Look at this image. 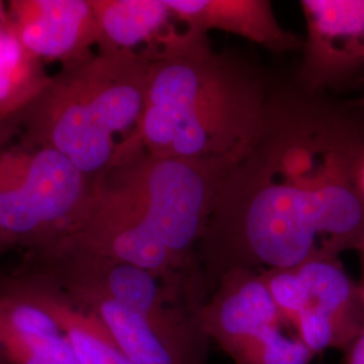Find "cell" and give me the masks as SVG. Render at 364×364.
Listing matches in <instances>:
<instances>
[{
    "instance_id": "obj_1",
    "label": "cell",
    "mask_w": 364,
    "mask_h": 364,
    "mask_svg": "<svg viewBox=\"0 0 364 364\" xmlns=\"http://www.w3.org/2000/svg\"><path fill=\"white\" fill-rule=\"evenodd\" d=\"M228 162L169 159L142 150L122 158L92 180L75 227L53 248L130 263L182 291V273L205 228L212 178Z\"/></svg>"
},
{
    "instance_id": "obj_12",
    "label": "cell",
    "mask_w": 364,
    "mask_h": 364,
    "mask_svg": "<svg viewBox=\"0 0 364 364\" xmlns=\"http://www.w3.org/2000/svg\"><path fill=\"white\" fill-rule=\"evenodd\" d=\"M0 284L52 313L63 328L78 364H134L117 346L103 324L77 306L43 274L27 266L11 277H0Z\"/></svg>"
},
{
    "instance_id": "obj_10",
    "label": "cell",
    "mask_w": 364,
    "mask_h": 364,
    "mask_svg": "<svg viewBox=\"0 0 364 364\" xmlns=\"http://www.w3.org/2000/svg\"><path fill=\"white\" fill-rule=\"evenodd\" d=\"M0 364H78L52 313L3 284H0Z\"/></svg>"
},
{
    "instance_id": "obj_13",
    "label": "cell",
    "mask_w": 364,
    "mask_h": 364,
    "mask_svg": "<svg viewBox=\"0 0 364 364\" xmlns=\"http://www.w3.org/2000/svg\"><path fill=\"white\" fill-rule=\"evenodd\" d=\"M183 26L205 36L220 30L269 49H289L294 37L279 25L267 0H166Z\"/></svg>"
},
{
    "instance_id": "obj_19",
    "label": "cell",
    "mask_w": 364,
    "mask_h": 364,
    "mask_svg": "<svg viewBox=\"0 0 364 364\" xmlns=\"http://www.w3.org/2000/svg\"><path fill=\"white\" fill-rule=\"evenodd\" d=\"M3 248H6V245H4L3 237H1V235H0V252H1V250H3Z\"/></svg>"
},
{
    "instance_id": "obj_6",
    "label": "cell",
    "mask_w": 364,
    "mask_h": 364,
    "mask_svg": "<svg viewBox=\"0 0 364 364\" xmlns=\"http://www.w3.org/2000/svg\"><path fill=\"white\" fill-rule=\"evenodd\" d=\"M209 343L234 364H311L314 358L279 312L262 274L235 269L196 309Z\"/></svg>"
},
{
    "instance_id": "obj_5",
    "label": "cell",
    "mask_w": 364,
    "mask_h": 364,
    "mask_svg": "<svg viewBox=\"0 0 364 364\" xmlns=\"http://www.w3.org/2000/svg\"><path fill=\"white\" fill-rule=\"evenodd\" d=\"M92 180L50 146L0 126V235L30 255L57 246L72 231Z\"/></svg>"
},
{
    "instance_id": "obj_15",
    "label": "cell",
    "mask_w": 364,
    "mask_h": 364,
    "mask_svg": "<svg viewBox=\"0 0 364 364\" xmlns=\"http://www.w3.org/2000/svg\"><path fill=\"white\" fill-rule=\"evenodd\" d=\"M346 364H364V326L347 350Z\"/></svg>"
},
{
    "instance_id": "obj_3",
    "label": "cell",
    "mask_w": 364,
    "mask_h": 364,
    "mask_svg": "<svg viewBox=\"0 0 364 364\" xmlns=\"http://www.w3.org/2000/svg\"><path fill=\"white\" fill-rule=\"evenodd\" d=\"M141 122L122 154L231 162L258 135L260 100L191 31L150 57Z\"/></svg>"
},
{
    "instance_id": "obj_8",
    "label": "cell",
    "mask_w": 364,
    "mask_h": 364,
    "mask_svg": "<svg viewBox=\"0 0 364 364\" xmlns=\"http://www.w3.org/2000/svg\"><path fill=\"white\" fill-rule=\"evenodd\" d=\"M4 23L41 61L75 65L97 49L99 33L91 0H13Z\"/></svg>"
},
{
    "instance_id": "obj_17",
    "label": "cell",
    "mask_w": 364,
    "mask_h": 364,
    "mask_svg": "<svg viewBox=\"0 0 364 364\" xmlns=\"http://www.w3.org/2000/svg\"><path fill=\"white\" fill-rule=\"evenodd\" d=\"M359 251L362 252V257H363V262H364V240L363 243L360 245V247H359ZM359 289H360V296H362V301H363V305H364V277H363V282H362V285L359 287Z\"/></svg>"
},
{
    "instance_id": "obj_4",
    "label": "cell",
    "mask_w": 364,
    "mask_h": 364,
    "mask_svg": "<svg viewBox=\"0 0 364 364\" xmlns=\"http://www.w3.org/2000/svg\"><path fill=\"white\" fill-rule=\"evenodd\" d=\"M149 64L142 54L97 49L52 76L15 126L27 139L55 149L95 178L136 134Z\"/></svg>"
},
{
    "instance_id": "obj_2",
    "label": "cell",
    "mask_w": 364,
    "mask_h": 364,
    "mask_svg": "<svg viewBox=\"0 0 364 364\" xmlns=\"http://www.w3.org/2000/svg\"><path fill=\"white\" fill-rule=\"evenodd\" d=\"M291 147L282 168L260 185L239 227L215 240L209 264L220 278L235 269H294L338 258L364 240V198L355 182L358 156L344 149Z\"/></svg>"
},
{
    "instance_id": "obj_7",
    "label": "cell",
    "mask_w": 364,
    "mask_h": 364,
    "mask_svg": "<svg viewBox=\"0 0 364 364\" xmlns=\"http://www.w3.org/2000/svg\"><path fill=\"white\" fill-rule=\"evenodd\" d=\"M296 296L284 313L289 326L313 355L347 351L364 326L360 289L338 258H321L293 269Z\"/></svg>"
},
{
    "instance_id": "obj_16",
    "label": "cell",
    "mask_w": 364,
    "mask_h": 364,
    "mask_svg": "<svg viewBox=\"0 0 364 364\" xmlns=\"http://www.w3.org/2000/svg\"><path fill=\"white\" fill-rule=\"evenodd\" d=\"M355 182L358 186L359 193L364 198V153L359 154L358 161H356V166H355Z\"/></svg>"
},
{
    "instance_id": "obj_14",
    "label": "cell",
    "mask_w": 364,
    "mask_h": 364,
    "mask_svg": "<svg viewBox=\"0 0 364 364\" xmlns=\"http://www.w3.org/2000/svg\"><path fill=\"white\" fill-rule=\"evenodd\" d=\"M50 80L43 61L25 49L3 19L0 23V126H15Z\"/></svg>"
},
{
    "instance_id": "obj_9",
    "label": "cell",
    "mask_w": 364,
    "mask_h": 364,
    "mask_svg": "<svg viewBox=\"0 0 364 364\" xmlns=\"http://www.w3.org/2000/svg\"><path fill=\"white\" fill-rule=\"evenodd\" d=\"M306 64L318 81H335L364 65V0H304Z\"/></svg>"
},
{
    "instance_id": "obj_18",
    "label": "cell",
    "mask_w": 364,
    "mask_h": 364,
    "mask_svg": "<svg viewBox=\"0 0 364 364\" xmlns=\"http://www.w3.org/2000/svg\"><path fill=\"white\" fill-rule=\"evenodd\" d=\"M3 16H4V3L0 1V23L3 21Z\"/></svg>"
},
{
    "instance_id": "obj_11",
    "label": "cell",
    "mask_w": 364,
    "mask_h": 364,
    "mask_svg": "<svg viewBox=\"0 0 364 364\" xmlns=\"http://www.w3.org/2000/svg\"><path fill=\"white\" fill-rule=\"evenodd\" d=\"M100 50L142 54L150 58L181 39L188 28L166 0H91Z\"/></svg>"
}]
</instances>
